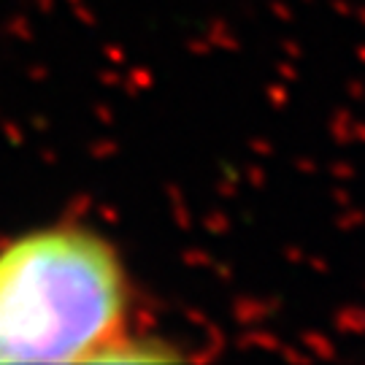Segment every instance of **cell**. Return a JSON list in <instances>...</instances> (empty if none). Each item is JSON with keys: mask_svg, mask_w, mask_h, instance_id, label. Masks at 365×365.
<instances>
[{"mask_svg": "<svg viewBox=\"0 0 365 365\" xmlns=\"http://www.w3.org/2000/svg\"><path fill=\"white\" fill-rule=\"evenodd\" d=\"M125 312V271L101 235L49 227L0 252V363H98Z\"/></svg>", "mask_w": 365, "mask_h": 365, "instance_id": "6da1fadb", "label": "cell"}]
</instances>
